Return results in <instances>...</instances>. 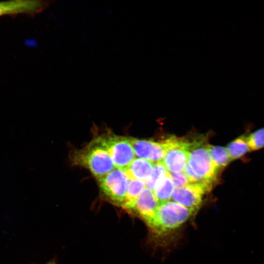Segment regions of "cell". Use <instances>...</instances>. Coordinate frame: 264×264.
<instances>
[{"label":"cell","mask_w":264,"mask_h":264,"mask_svg":"<svg viewBox=\"0 0 264 264\" xmlns=\"http://www.w3.org/2000/svg\"><path fill=\"white\" fill-rule=\"evenodd\" d=\"M203 140L190 142L189 155L184 173L191 183H211L216 180L219 170L214 165Z\"/></svg>","instance_id":"cell-1"},{"label":"cell","mask_w":264,"mask_h":264,"mask_svg":"<svg viewBox=\"0 0 264 264\" xmlns=\"http://www.w3.org/2000/svg\"><path fill=\"white\" fill-rule=\"evenodd\" d=\"M72 161L75 164L88 169L97 179L115 168L109 154L95 140L75 151Z\"/></svg>","instance_id":"cell-2"},{"label":"cell","mask_w":264,"mask_h":264,"mask_svg":"<svg viewBox=\"0 0 264 264\" xmlns=\"http://www.w3.org/2000/svg\"><path fill=\"white\" fill-rule=\"evenodd\" d=\"M194 212L174 201L161 203L149 227L158 233L175 229L186 222Z\"/></svg>","instance_id":"cell-3"},{"label":"cell","mask_w":264,"mask_h":264,"mask_svg":"<svg viewBox=\"0 0 264 264\" xmlns=\"http://www.w3.org/2000/svg\"><path fill=\"white\" fill-rule=\"evenodd\" d=\"M95 140L109 154L115 168L124 170L135 158L129 137L109 134L98 137Z\"/></svg>","instance_id":"cell-4"},{"label":"cell","mask_w":264,"mask_h":264,"mask_svg":"<svg viewBox=\"0 0 264 264\" xmlns=\"http://www.w3.org/2000/svg\"><path fill=\"white\" fill-rule=\"evenodd\" d=\"M98 180L99 187L105 196L113 203L122 206L130 181L125 172L115 168Z\"/></svg>","instance_id":"cell-5"},{"label":"cell","mask_w":264,"mask_h":264,"mask_svg":"<svg viewBox=\"0 0 264 264\" xmlns=\"http://www.w3.org/2000/svg\"><path fill=\"white\" fill-rule=\"evenodd\" d=\"M165 142L166 151L162 163L170 173L183 172L188 160L190 142L176 137H171Z\"/></svg>","instance_id":"cell-6"},{"label":"cell","mask_w":264,"mask_h":264,"mask_svg":"<svg viewBox=\"0 0 264 264\" xmlns=\"http://www.w3.org/2000/svg\"><path fill=\"white\" fill-rule=\"evenodd\" d=\"M213 183H191L178 188H175L172 196L173 201L195 211L202 202L204 195L210 191Z\"/></svg>","instance_id":"cell-7"},{"label":"cell","mask_w":264,"mask_h":264,"mask_svg":"<svg viewBox=\"0 0 264 264\" xmlns=\"http://www.w3.org/2000/svg\"><path fill=\"white\" fill-rule=\"evenodd\" d=\"M51 1L42 0H14L0 1V17L18 14L35 15L45 9Z\"/></svg>","instance_id":"cell-8"},{"label":"cell","mask_w":264,"mask_h":264,"mask_svg":"<svg viewBox=\"0 0 264 264\" xmlns=\"http://www.w3.org/2000/svg\"><path fill=\"white\" fill-rule=\"evenodd\" d=\"M135 156L153 163L161 162L165 156L166 144L163 142L129 137Z\"/></svg>","instance_id":"cell-9"},{"label":"cell","mask_w":264,"mask_h":264,"mask_svg":"<svg viewBox=\"0 0 264 264\" xmlns=\"http://www.w3.org/2000/svg\"><path fill=\"white\" fill-rule=\"evenodd\" d=\"M159 204L152 190L146 187L137 198L132 210L150 226Z\"/></svg>","instance_id":"cell-10"},{"label":"cell","mask_w":264,"mask_h":264,"mask_svg":"<svg viewBox=\"0 0 264 264\" xmlns=\"http://www.w3.org/2000/svg\"><path fill=\"white\" fill-rule=\"evenodd\" d=\"M154 163L146 159L135 158L124 171L130 179L146 181L151 177Z\"/></svg>","instance_id":"cell-11"},{"label":"cell","mask_w":264,"mask_h":264,"mask_svg":"<svg viewBox=\"0 0 264 264\" xmlns=\"http://www.w3.org/2000/svg\"><path fill=\"white\" fill-rule=\"evenodd\" d=\"M174 189L175 186L169 172L157 182L153 192L160 204L170 200Z\"/></svg>","instance_id":"cell-12"},{"label":"cell","mask_w":264,"mask_h":264,"mask_svg":"<svg viewBox=\"0 0 264 264\" xmlns=\"http://www.w3.org/2000/svg\"><path fill=\"white\" fill-rule=\"evenodd\" d=\"M226 148L232 161L242 158L251 153L247 139V132L231 141Z\"/></svg>","instance_id":"cell-13"},{"label":"cell","mask_w":264,"mask_h":264,"mask_svg":"<svg viewBox=\"0 0 264 264\" xmlns=\"http://www.w3.org/2000/svg\"><path fill=\"white\" fill-rule=\"evenodd\" d=\"M146 187V182L144 181L135 179H130L125 199L122 207L132 210L137 198Z\"/></svg>","instance_id":"cell-14"},{"label":"cell","mask_w":264,"mask_h":264,"mask_svg":"<svg viewBox=\"0 0 264 264\" xmlns=\"http://www.w3.org/2000/svg\"><path fill=\"white\" fill-rule=\"evenodd\" d=\"M207 148L211 159L219 171L224 168L232 161L226 148L208 145Z\"/></svg>","instance_id":"cell-15"},{"label":"cell","mask_w":264,"mask_h":264,"mask_svg":"<svg viewBox=\"0 0 264 264\" xmlns=\"http://www.w3.org/2000/svg\"><path fill=\"white\" fill-rule=\"evenodd\" d=\"M247 139L251 153L264 149V127L247 132Z\"/></svg>","instance_id":"cell-16"},{"label":"cell","mask_w":264,"mask_h":264,"mask_svg":"<svg viewBox=\"0 0 264 264\" xmlns=\"http://www.w3.org/2000/svg\"><path fill=\"white\" fill-rule=\"evenodd\" d=\"M168 172L162 161L154 163L151 176L146 181V187L153 191L157 182Z\"/></svg>","instance_id":"cell-17"},{"label":"cell","mask_w":264,"mask_h":264,"mask_svg":"<svg viewBox=\"0 0 264 264\" xmlns=\"http://www.w3.org/2000/svg\"><path fill=\"white\" fill-rule=\"evenodd\" d=\"M175 188H181L191 183L184 172L170 173Z\"/></svg>","instance_id":"cell-18"},{"label":"cell","mask_w":264,"mask_h":264,"mask_svg":"<svg viewBox=\"0 0 264 264\" xmlns=\"http://www.w3.org/2000/svg\"><path fill=\"white\" fill-rule=\"evenodd\" d=\"M45 264H56V263L54 261H50Z\"/></svg>","instance_id":"cell-19"}]
</instances>
